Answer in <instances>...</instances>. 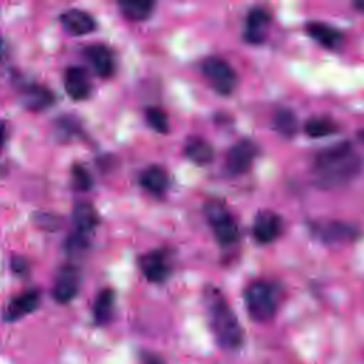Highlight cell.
<instances>
[{
    "mask_svg": "<svg viewBox=\"0 0 364 364\" xmlns=\"http://www.w3.org/2000/svg\"><path fill=\"white\" fill-rule=\"evenodd\" d=\"M361 168L363 161L354 146L350 142H338L314 156L311 175L317 186L334 189L351 182Z\"/></svg>",
    "mask_w": 364,
    "mask_h": 364,
    "instance_id": "1",
    "label": "cell"
},
{
    "mask_svg": "<svg viewBox=\"0 0 364 364\" xmlns=\"http://www.w3.org/2000/svg\"><path fill=\"white\" fill-rule=\"evenodd\" d=\"M203 300L209 327L216 343L229 351L240 348L243 344V330L223 294L216 287L209 286L205 290Z\"/></svg>",
    "mask_w": 364,
    "mask_h": 364,
    "instance_id": "2",
    "label": "cell"
},
{
    "mask_svg": "<svg viewBox=\"0 0 364 364\" xmlns=\"http://www.w3.org/2000/svg\"><path fill=\"white\" fill-rule=\"evenodd\" d=\"M245 306L249 316L257 323L270 321L277 310L274 290L266 282L250 283L243 294Z\"/></svg>",
    "mask_w": 364,
    "mask_h": 364,
    "instance_id": "3",
    "label": "cell"
},
{
    "mask_svg": "<svg viewBox=\"0 0 364 364\" xmlns=\"http://www.w3.org/2000/svg\"><path fill=\"white\" fill-rule=\"evenodd\" d=\"M205 215L212 226L213 235L220 245H232L239 237V228L230 212L220 202H209L205 206Z\"/></svg>",
    "mask_w": 364,
    "mask_h": 364,
    "instance_id": "4",
    "label": "cell"
},
{
    "mask_svg": "<svg viewBox=\"0 0 364 364\" xmlns=\"http://www.w3.org/2000/svg\"><path fill=\"white\" fill-rule=\"evenodd\" d=\"M200 68L208 82L218 94H232L237 82V75L228 61L219 57H209L202 63Z\"/></svg>",
    "mask_w": 364,
    "mask_h": 364,
    "instance_id": "5",
    "label": "cell"
},
{
    "mask_svg": "<svg viewBox=\"0 0 364 364\" xmlns=\"http://www.w3.org/2000/svg\"><path fill=\"white\" fill-rule=\"evenodd\" d=\"M257 155V146L250 139H240L229 149L226 155V171L229 175L237 176L245 173Z\"/></svg>",
    "mask_w": 364,
    "mask_h": 364,
    "instance_id": "6",
    "label": "cell"
},
{
    "mask_svg": "<svg viewBox=\"0 0 364 364\" xmlns=\"http://www.w3.org/2000/svg\"><path fill=\"white\" fill-rule=\"evenodd\" d=\"M272 16L266 9L253 7L245 20L243 37L250 44H262L266 40Z\"/></svg>",
    "mask_w": 364,
    "mask_h": 364,
    "instance_id": "7",
    "label": "cell"
},
{
    "mask_svg": "<svg viewBox=\"0 0 364 364\" xmlns=\"http://www.w3.org/2000/svg\"><path fill=\"white\" fill-rule=\"evenodd\" d=\"M282 218L272 210H262L253 222L252 233L257 243L267 245L277 239L282 232Z\"/></svg>",
    "mask_w": 364,
    "mask_h": 364,
    "instance_id": "8",
    "label": "cell"
},
{
    "mask_svg": "<svg viewBox=\"0 0 364 364\" xmlns=\"http://www.w3.org/2000/svg\"><path fill=\"white\" fill-rule=\"evenodd\" d=\"M78 289H80L78 270L73 266H65L57 274V279L53 287V297L58 303H68L77 296Z\"/></svg>",
    "mask_w": 364,
    "mask_h": 364,
    "instance_id": "9",
    "label": "cell"
},
{
    "mask_svg": "<svg viewBox=\"0 0 364 364\" xmlns=\"http://www.w3.org/2000/svg\"><path fill=\"white\" fill-rule=\"evenodd\" d=\"M20 102L26 109L43 111L54 104V94L44 85L28 84L20 91Z\"/></svg>",
    "mask_w": 364,
    "mask_h": 364,
    "instance_id": "10",
    "label": "cell"
},
{
    "mask_svg": "<svg viewBox=\"0 0 364 364\" xmlns=\"http://www.w3.org/2000/svg\"><path fill=\"white\" fill-rule=\"evenodd\" d=\"M139 267L144 276L154 283H162L171 272V267L165 259V255L159 250H152L145 253L139 259Z\"/></svg>",
    "mask_w": 364,
    "mask_h": 364,
    "instance_id": "11",
    "label": "cell"
},
{
    "mask_svg": "<svg viewBox=\"0 0 364 364\" xmlns=\"http://www.w3.org/2000/svg\"><path fill=\"white\" fill-rule=\"evenodd\" d=\"M63 28L73 36H85L95 30V20L84 10L71 9L60 17Z\"/></svg>",
    "mask_w": 364,
    "mask_h": 364,
    "instance_id": "12",
    "label": "cell"
},
{
    "mask_svg": "<svg viewBox=\"0 0 364 364\" xmlns=\"http://www.w3.org/2000/svg\"><path fill=\"white\" fill-rule=\"evenodd\" d=\"M64 87L70 98L75 101H82L88 98L91 92V82L84 68L70 67L64 74Z\"/></svg>",
    "mask_w": 364,
    "mask_h": 364,
    "instance_id": "13",
    "label": "cell"
},
{
    "mask_svg": "<svg viewBox=\"0 0 364 364\" xmlns=\"http://www.w3.org/2000/svg\"><path fill=\"white\" fill-rule=\"evenodd\" d=\"M38 301H40L38 291L27 290L10 300V303L7 304V307L4 310V318L7 321L18 320V318L24 317L26 314H30L31 311H34L38 306Z\"/></svg>",
    "mask_w": 364,
    "mask_h": 364,
    "instance_id": "14",
    "label": "cell"
},
{
    "mask_svg": "<svg viewBox=\"0 0 364 364\" xmlns=\"http://www.w3.org/2000/svg\"><path fill=\"white\" fill-rule=\"evenodd\" d=\"M85 57L92 65L94 71L102 77L108 78L115 70V61L112 53L102 44H91L85 48Z\"/></svg>",
    "mask_w": 364,
    "mask_h": 364,
    "instance_id": "15",
    "label": "cell"
},
{
    "mask_svg": "<svg viewBox=\"0 0 364 364\" xmlns=\"http://www.w3.org/2000/svg\"><path fill=\"white\" fill-rule=\"evenodd\" d=\"M306 33L314 41L326 48H336L343 38V34L333 26L323 21H310L306 24Z\"/></svg>",
    "mask_w": 364,
    "mask_h": 364,
    "instance_id": "16",
    "label": "cell"
},
{
    "mask_svg": "<svg viewBox=\"0 0 364 364\" xmlns=\"http://www.w3.org/2000/svg\"><path fill=\"white\" fill-rule=\"evenodd\" d=\"M73 222L77 228V233L88 237L98 225V213L91 203L80 202L73 209Z\"/></svg>",
    "mask_w": 364,
    "mask_h": 364,
    "instance_id": "17",
    "label": "cell"
},
{
    "mask_svg": "<svg viewBox=\"0 0 364 364\" xmlns=\"http://www.w3.org/2000/svg\"><path fill=\"white\" fill-rule=\"evenodd\" d=\"M316 235L324 242H341L353 239L354 229L341 222H318L313 226Z\"/></svg>",
    "mask_w": 364,
    "mask_h": 364,
    "instance_id": "18",
    "label": "cell"
},
{
    "mask_svg": "<svg viewBox=\"0 0 364 364\" xmlns=\"http://www.w3.org/2000/svg\"><path fill=\"white\" fill-rule=\"evenodd\" d=\"M185 155L196 165H206L212 162L215 152L212 145L206 139L200 136H193L185 144Z\"/></svg>",
    "mask_w": 364,
    "mask_h": 364,
    "instance_id": "19",
    "label": "cell"
},
{
    "mask_svg": "<svg viewBox=\"0 0 364 364\" xmlns=\"http://www.w3.org/2000/svg\"><path fill=\"white\" fill-rule=\"evenodd\" d=\"M114 304H115V293L112 289H104L98 293L94 303V309H92L95 324L104 326L111 321L114 314Z\"/></svg>",
    "mask_w": 364,
    "mask_h": 364,
    "instance_id": "20",
    "label": "cell"
},
{
    "mask_svg": "<svg viewBox=\"0 0 364 364\" xmlns=\"http://www.w3.org/2000/svg\"><path fill=\"white\" fill-rule=\"evenodd\" d=\"M139 183L145 191H148L151 193H155V195H159L168 186V175L161 166L152 165L141 173Z\"/></svg>",
    "mask_w": 364,
    "mask_h": 364,
    "instance_id": "21",
    "label": "cell"
},
{
    "mask_svg": "<svg viewBox=\"0 0 364 364\" xmlns=\"http://www.w3.org/2000/svg\"><path fill=\"white\" fill-rule=\"evenodd\" d=\"M155 4L152 1H121L119 3V9L121 13L132 21H142L145 18H148L152 14Z\"/></svg>",
    "mask_w": 364,
    "mask_h": 364,
    "instance_id": "22",
    "label": "cell"
},
{
    "mask_svg": "<svg viewBox=\"0 0 364 364\" xmlns=\"http://www.w3.org/2000/svg\"><path fill=\"white\" fill-rule=\"evenodd\" d=\"M337 124L326 117H314L304 124V132L310 138H323L337 132Z\"/></svg>",
    "mask_w": 364,
    "mask_h": 364,
    "instance_id": "23",
    "label": "cell"
},
{
    "mask_svg": "<svg viewBox=\"0 0 364 364\" xmlns=\"http://www.w3.org/2000/svg\"><path fill=\"white\" fill-rule=\"evenodd\" d=\"M273 128L280 135L290 138L297 131V118L290 109L280 108L276 111V114L273 117Z\"/></svg>",
    "mask_w": 364,
    "mask_h": 364,
    "instance_id": "24",
    "label": "cell"
},
{
    "mask_svg": "<svg viewBox=\"0 0 364 364\" xmlns=\"http://www.w3.org/2000/svg\"><path fill=\"white\" fill-rule=\"evenodd\" d=\"M145 118L148 125L159 132V134H166L169 131V119L165 111L156 108V107H151L145 111Z\"/></svg>",
    "mask_w": 364,
    "mask_h": 364,
    "instance_id": "25",
    "label": "cell"
},
{
    "mask_svg": "<svg viewBox=\"0 0 364 364\" xmlns=\"http://www.w3.org/2000/svg\"><path fill=\"white\" fill-rule=\"evenodd\" d=\"M73 182H74V186L80 191H87L91 188L92 185V178L90 175V172L80 166V165H75L73 168Z\"/></svg>",
    "mask_w": 364,
    "mask_h": 364,
    "instance_id": "26",
    "label": "cell"
},
{
    "mask_svg": "<svg viewBox=\"0 0 364 364\" xmlns=\"http://www.w3.org/2000/svg\"><path fill=\"white\" fill-rule=\"evenodd\" d=\"M142 361H144V364H164V361L152 353H144L142 354Z\"/></svg>",
    "mask_w": 364,
    "mask_h": 364,
    "instance_id": "27",
    "label": "cell"
},
{
    "mask_svg": "<svg viewBox=\"0 0 364 364\" xmlns=\"http://www.w3.org/2000/svg\"><path fill=\"white\" fill-rule=\"evenodd\" d=\"M6 135H7L6 122L0 119V151L3 149V146H4V144H6Z\"/></svg>",
    "mask_w": 364,
    "mask_h": 364,
    "instance_id": "28",
    "label": "cell"
},
{
    "mask_svg": "<svg viewBox=\"0 0 364 364\" xmlns=\"http://www.w3.org/2000/svg\"><path fill=\"white\" fill-rule=\"evenodd\" d=\"M358 136H360V141H361V142H363V145H364V129H361V131H360Z\"/></svg>",
    "mask_w": 364,
    "mask_h": 364,
    "instance_id": "29",
    "label": "cell"
},
{
    "mask_svg": "<svg viewBox=\"0 0 364 364\" xmlns=\"http://www.w3.org/2000/svg\"><path fill=\"white\" fill-rule=\"evenodd\" d=\"M355 7H358V9L364 13V3H357V4H355Z\"/></svg>",
    "mask_w": 364,
    "mask_h": 364,
    "instance_id": "30",
    "label": "cell"
},
{
    "mask_svg": "<svg viewBox=\"0 0 364 364\" xmlns=\"http://www.w3.org/2000/svg\"><path fill=\"white\" fill-rule=\"evenodd\" d=\"M1 58H3V44L0 43V63H1Z\"/></svg>",
    "mask_w": 364,
    "mask_h": 364,
    "instance_id": "31",
    "label": "cell"
}]
</instances>
